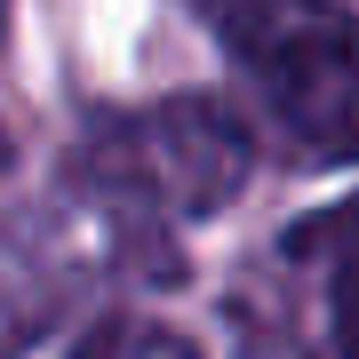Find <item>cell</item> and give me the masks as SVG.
Wrapping results in <instances>:
<instances>
[{"instance_id":"1","label":"cell","mask_w":359,"mask_h":359,"mask_svg":"<svg viewBox=\"0 0 359 359\" xmlns=\"http://www.w3.org/2000/svg\"><path fill=\"white\" fill-rule=\"evenodd\" d=\"M335 351L359 359V256L335 271Z\"/></svg>"},{"instance_id":"2","label":"cell","mask_w":359,"mask_h":359,"mask_svg":"<svg viewBox=\"0 0 359 359\" xmlns=\"http://www.w3.org/2000/svg\"><path fill=\"white\" fill-rule=\"evenodd\" d=\"M0 168H8V136H0Z\"/></svg>"}]
</instances>
